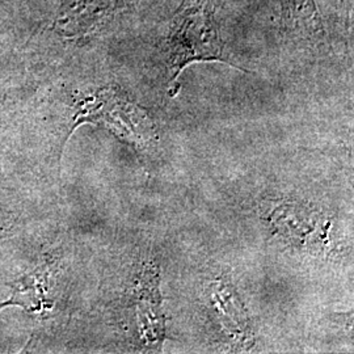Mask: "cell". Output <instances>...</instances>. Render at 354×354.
<instances>
[{"mask_svg":"<svg viewBox=\"0 0 354 354\" xmlns=\"http://www.w3.org/2000/svg\"><path fill=\"white\" fill-rule=\"evenodd\" d=\"M115 7V0H68L57 26L64 35H86L108 19Z\"/></svg>","mask_w":354,"mask_h":354,"instance_id":"2","label":"cell"},{"mask_svg":"<svg viewBox=\"0 0 354 354\" xmlns=\"http://www.w3.org/2000/svg\"><path fill=\"white\" fill-rule=\"evenodd\" d=\"M219 61L225 57L223 42L214 16L212 0H187L177 15L168 38V64L172 71L171 86H176L183 70L194 62Z\"/></svg>","mask_w":354,"mask_h":354,"instance_id":"1","label":"cell"},{"mask_svg":"<svg viewBox=\"0 0 354 354\" xmlns=\"http://www.w3.org/2000/svg\"><path fill=\"white\" fill-rule=\"evenodd\" d=\"M283 11L294 26L311 29L314 33L320 30L322 23L315 0H285Z\"/></svg>","mask_w":354,"mask_h":354,"instance_id":"3","label":"cell"}]
</instances>
